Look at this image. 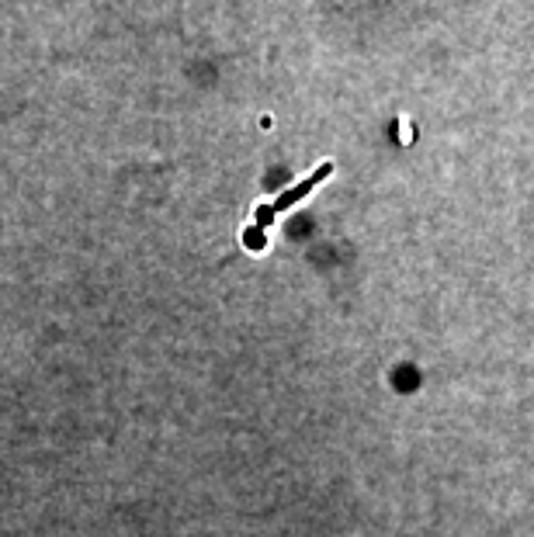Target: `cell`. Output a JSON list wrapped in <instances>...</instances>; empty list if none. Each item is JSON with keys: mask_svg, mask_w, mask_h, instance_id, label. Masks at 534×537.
<instances>
[{"mask_svg": "<svg viewBox=\"0 0 534 537\" xmlns=\"http://www.w3.org/2000/svg\"><path fill=\"white\" fill-rule=\"evenodd\" d=\"M326 170H330V166H323V170H320V174H316V177H309V181H305V184L299 187V191H292V194H285V198H278V201H275V205H271V209H264V211H260V226H267V222H271V215H275V211L288 209V205H292V201H295V198H302L305 191H309V187L316 184V181H320V177H323Z\"/></svg>", "mask_w": 534, "mask_h": 537, "instance_id": "6da1fadb", "label": "cell"}]
</instances>
